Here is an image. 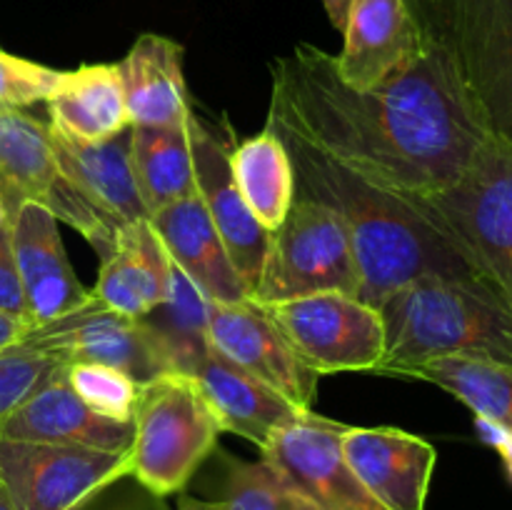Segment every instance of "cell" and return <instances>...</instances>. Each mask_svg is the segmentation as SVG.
I'll return each mask as SVG.
<instances>
[{"mask_svg": "<svg viewBox=\"0 0 512 510\" xmlns=\"http://www.w3.org/2000/svg\"><path fill=\"white\" fill-rule=\"evenodd\" d=\"M425 33L423 53L375 90L350 88L333 55L295 45L273 65L268 128L385 193L425 198L450 188L495 135L445 45Z\"/></svg>", "mask_w": 512, "mask_h": 510, "instance_id": "obj_1", "label": "cell"}, {"mask_svg": "<svg viewBox=\"0 0 512 510\" xmlns=\"http://www.w3.org/2000/svg\"><path fill=\"white\" fill-rule=\"evenodd\" d=\"M273 133L290 153L295 190L325 203L343 220L363 303L380 308L395 290L425 275L480 280L453 243L408 198L365 183L293 135Z\"/></svg>", "mask_w": 512, "mask_h": 510, "instance_id": "obj_2", "label": "cell"}, {"mask_svg": "<svg viewBox=\"0 0 512 510\" xmlns=\"http://www.w3.org/2000/svg\"><path fill=\"white\" fill-rule=\"evenodd\" d=\"M385 355L375 373L405 375L438 358L512 363V313L480 280L425 275L380 305Z\"/></svg>", "mask_w": 512, "mask_h": 510, "instance_id": "obj_3", "label": "cell"}, {"mask_svg": "<svg viewBox=\"0 0 512 510\" xmlns=\"http://www.w3.org/2000/svg\"><path fill=\"white\" fill-rule=\"evenodd\" d=\"M408 200L512 313V143L493 138L450 188Z\"/></svg>", "mask_w": 512, "mask_h": 510, "instance_id": "obj_4", "label": "cell"}, {"mask_svg": "<svg viewBox=\"0 0 512 510\" xmlns=\"http://www.w3.org/2000/svg\"><path fill=\"white\" fill-rule=\"evenodd\" d=\"M220 425L188 373L140 383L133 410V475L158 498L180 493L220 438Z\"/></svg>", "mask_w": 512, "mask_h": 510, "instance_id": "obj_5", "label": "cell"}, {"mask_svg": "<svg viewBox=\"0 0 512 510\" xmlns=\"http://www.w3.org/2000/svg\"><path fill=\"white\" fill-rule=\"evenodd\" d=\"M445 45L490 133L512 143V0H433L418 5Z\"/></svg>", "mask_w": 512, "mask_h": 510, "instance_id": "obj_6", "label": "cell"}, {"mask_svg": "<svg viewBox=\"0 0 512 510\" xmlns=\"http://www.w3.org/2000/svg\"><path fill=\"white\" fill-rule=\"evenodd\" d=\"M358 288V268L343 220L320 200L295 193L288 218L270 233L263 265L248 298L260 305L315 293L358 298Z\"/></svg>", "mask_w": 512, "mask_h": 510, "instance_id": "obj_7", "label": "cell"}, {"mask_svg": "<svg viewBox=\"0 0 512 510\" xmlns=\"http://www.w3.org/2000/svg\"><path fill=\"white\" fill-rule=\"evenodd\" d=\"M23 203H38L78 230L100 258L113 250L115 230L103 213L75 190L55 158L48 123L23 110H0V205L13 218Z\"/></svg>", "mask_w": 512, "mask_h": 510, "instance_id": "obj_8", "label": "cell"}, {"mask_svg": "<svg viewBox=\"0 0 512 510\" xmlns=\"http://www.w3.org/2000/svg\"><path fill=\"white\" fill-rule=\"evenodd\" d=\"M263 308L313 373L375 370L383 360V315L355 295L315 293Z\"/></svg>", "mask_w": 512, "mask_h": 510, "instance_id": "obj_9", "label": "cell"}, {"mask_svg": "<svg viewBox=\"0 0 512 510\" xmlns=\"http://www.w3.org/2000/svg\"><path fill=\"white\" fill-rule=\"evenodd\" d=\"M130 470V450L0 438V475L18 510H78Z\"/></svg>", "mask_w": 512, "mask_h": 510, "instance_id": "obj_10", "label": "cell"}, {"mask_svg": "<svg viewBox=\"0 0 512 510\" xmlns=\"http://www.w3.org/2000/svg\"><path fill=\"white\" fill-rule=\"evenodd\" d=\"M25 338L63 365H110L138 383H148L173 370L143 318H128L108 310L90 293L83 305L50 323L35 325Z\"/></svg>", "mask_w": 512, "mask_h": 510, "instance_id": "obj_11", "label": "cell"}, {"mask_svg": "<svg viewBox=\"0 0 512 510\" xmlns=\"http://www.w3.org/2000/svg\"><path fill=\"white\" fill-rule=\"evenodd\" d=\"M345 428L348 425L305 410L280 425L260 453L315 510H385L365 490L345 458L340 443Z\"/></svg>", "mask_w": 512, "mask_h": 510, "instance_id": "obj_12", "label": "cell"}, {"mask_svg": "<svg viewBox=\"0 0 512 510\" xmlns=\"http://www.w3.org/2000/svg\"><path fill=\"white\" fill-rule=\"evenodd\" d=\"M208 343L300 410H313L318 373L303 365L268 310L255 300H208Z\"/></svg>", "mask_w": 512, "mask_h": 510, "instance_id": "obj_13", "label": "cell"}, {"mask_svg": "<svg viewBox=\"0 0 512 510\" xmlns=\"http://www.w3.org/2000/svg\"><path fill=\"white\" fill-rule=\"evenodd\" d=\"M340 33L335 70L355 90H375L403 73L428 38L413 0H350Z\"/></svg>", "mask_w": 512, "mask_h": 510, "instance_id": "obj_14", "label": "cell"}, {"mask_svg": "<svg viewBox=\"0 0 512 510\" xmlns=\"http://www.w3.org/2000/svg\"><path fill=\"white\" fill-rule=\"evenodd\" d=\"M343 453L385 510H425L438 450L398 428H345Z\"/></svg>", "mask_w": 512, "mask_h": 510, "instance_id": "obj_15", "label": "cell"}, {"mask_svg": "<svg viewBox=\"0 0 512 510\" xmlns=\"http://www.w3.org/2000/svg\"><path fill=\"white\" fill-rule=\"evenodd\" d=\"M188 130L190 150H193L195 193L203 200L205 210L223 238L225 250L250 295V288L255 285L260 265H263L265 250H268L270 233L245 205L233 173H230L225 145L195 115H190Z\"/></svg>", "mask_w": 512, "mask_h": 510, "instance_id": "obj_16", "label": "cell"}, {"mask_svg": "<svg viewBox=\"0 0 512 510\" xmlns=\"http://www.w3.org/2000/svg\"><path fill=\"white\" fill-rule=\"evenodd\" d=\"M25 313L30 325H45L85 303L88 290L75 278L65 255L58 220L38 203H23L10 218Z\"/></svg>", "mask_w": 512, "mask_h": 510, "instance_id": "obj_17", "label": "cell"}, {"mask_svg": "<svg viewBox=\"0 0 512 510\" xmlns=\"http://www.w3.org/2000/svg\"><path fill=\"white\" fill-rule=\"evenodd\" d=\"M0 438L85 445L120 453L133 445V423H118L90 410L73 393L58 365L33 395L0 420Z\"/></svg>", "mask_w": 512, "mask_h": 510, "instance_id": "obj_18", "label": "cell"}, {"mask_svg": "<svg viewBox=\"0 0 512 510\" xmlns=\"http://www.w3.org/2000/svg\"><path fill=\"white\" fill-rule=\"evenodd\" d=\"M148 220L158 233L170 263L205 298L215 303H238L248 298V288L240 280L223 238L215 230L198 193L158 210Z\"/></svg>", "mask_w": 512, "mask_h": 510, "instance_id": "obj_19", "label": "cell"}, {"mask_svg": "<svg viewBox=\"0 0 512 510\" xmlns=\"http://www.w3.org/2000/svg\"><path fill=\"white\" fill-rule=\"evenodd\" d=\"M190 378L203 393L223 433H235L258 448L268 443L280 425L290 423L305 410L295 408L278 390L230 363L208 343L203 358L190 370Z\"/></svg>", "mask_w": 512, "mask_h": 510, "instance_id": "obj_20", "label": "cell"}, {"mask_svg": "<svg viewBox=\"0 0 512 510\" xmlns=\"http://www.w3.org/2000/svg\"><path fill=\"white\" fill-rule=\"evenodd\" d=\"M170 268L173 263L148 218L123 223L100 265L98 283L88 293L108 310L145 318L168 298Z\"/></svg>", "mask_w": 512, "mask_h": 510, "instance_id": "obj_21", "label": "cell"}, {"mask_svg": "<svg viewBox=\"0 0 512 510\" xmlns=\"http://www.w3.org/2000/svg\"><path fill=\"white\" fill-rule=\"evenodd\" d=\"M48 130L63 173L98 213L118 228L148 218L130 168V130L98 143L75 138L50 123Z\"/></svg>", "mask_w": 512, "mask_h": 510, "instance_id": "obj_22", "label": "cell"}, {"mask_svg": "<svg viewBox=\"0 0 512 510\" xmlns=\"http://www.w3.org/2000/svg\"><path fill=\"white\" fill-rule=\"evenodd\" d=\"M130 125L188 123L190 95L183 78V48L165 35H140L118 63Z\"/></svg>", "mask_w": 512, "mask_h": 510, "instance_id": "obj_23", "label": "cell"}, {"mask_svg": "<svg viewBox=\"0 0 512 510\" xmlns=\"http://www.w3.org/2000/svg\"><path fill=\"white\" fill-rule=\"evenodd\" d=\"M468 405L485 438L503 455L512 480V363L483 358H438L410 373Z\"/></svg>", "mask_w": 512, "mask_h": 510, "instance_id": "obj_24", "label": "cell"}, {"mask_svg": "<svg viewBox=\"0 0 512 510\" xmlns=\"http://www.w3.org/2000/svg\"><path fill=\"white\" fill-rule=\"evenodd\" d=\"M45 105L50 125L90 143L110 140L130 128L118 63L63 70Z\"/></svg>", "mask_w": 512, "mask_h": 510, "instance_id": "obj_25", "label": "cell"}, {"mask_svg": "<svg viewBox=\"0 0 512 510\" xmlns=\"http://www.w3.org/2000/svg\"><path fill=\"white\" fill-rule=\"evenodd\" d=\"M130 168L148 218L195 193L190 130L183 125H130Z\"/></svg>", "mask_w": 512, "mask_h": 510, "instance_id": "obj_26", "label": "cell"}, {"mask_svg": "<svg viewBox=\"0 0 512 510\" xmlns=\"http://www.w3.org/2000/svg\"><path fill=\"white\" fill-rule=\"evenodd\" d=\"M230 173L245 205L268 233L288 218L295 200V173L283 140L265 125L263 133L228 150Z\"/></svg>", "mask_w": 512, "mask_h": 510, "instance_id": "obj_27", "label": "cell"}, {"mask_svg": "<svg viewBox=\"0 0 512 510\" xmlns=\"http://www.w3.org/2000/svg\"><path fill=\"white\" fill-rule=\"evenodd\" d=\"M143 320L158 338L170 368L190 375L208 350V298L173 265L168 298Z\"/></svg>", "mask_w": 512, "mask_h": 510, "instance_id": "obj_28", "label": "cell"}, {"mask_svg": "<svg viewBox=\"0 0 512 510\" xmlns=\"http://www.w3.org/2000/svg\"><path fill=\"white\" fill-rule=\"evenodd\" d=\"M178 510H315V505L263 458L258 463L230 465L228 483L220 500L205 503V500L180 498Z\"/></svg>", "mask_w": 512, "mask_h": 510, "instance_id": "obj_29", "label": "cell"}, {"mask_svg": "<svg viewBox=\"0 0 512 510\" xmlns=\"http://www.w3.org/2000/svg\"><path fill=\"white\" fill-rule=\"evenodd\" d=\"M65 380L73 393L98 415L118 423H133L140 383L128 373L100 363H65Z\"/></svg>", "mask_w": 512, "mask_h": 510, "instance_id": "obj_30", "label": "cell"}, {"mask_svg": "<svg viewBox=\"0 0 512 510\" xmlns=\"http://www.w3.org/2000/svg\"><path fill=\"white\" fill-rule=\"evenodd\" d=\"M63 363L35 348L28 338L0 348V420L33 395Z\"/></svg>", "mask_w": 512, "mask_h": 510, "instance_id": "obj_31", "label": "cell"}, {"mask_svg": "<svg viewBox=\"0 0 512 510\" xmlns=\"http://www.w3.org/2000/svg\"><path fill=\"white\" fill-rule=\"evenodd\" d=\"M63 70L0 50V110H23L53 95Z\"/></svg>", "mask_w": 512, "mask_h": 510, "instance_id": "obj_32", "label": "cell"}, {"mask_svg": "<svg viewBox=\"0 0 512 510\" xmlns=\"http://www.w3.org/2000/svg\"><path fill=\"white\" fill-rule=\"evenodd\" d=\"M0 313H8L13 315V318L28 320V313H25L23 288H20V278H18V265H15L10 215L5 213L3 205H0Z\"/></svg>", "mask_w": 512, "mask_h": 510, "instance_id": "obj_33", "label": "cell"}, {"mask_svg": "<svg viewBox=\"0 0 512 510\" xmlns=\"http://www.w3.org/2000/svg\"><path fill=\"white\" fill-rule=\"evenodd\" d=\"M30 328H33V325H30L28 320L0 313V348H8V345H15L18 340H23L25 335L30 333Z\"/></svg>", "mask_w": 512, "mask_h": 510, "instance_id": "obj_34", "label": "cell"}, {"mask_svg": "<svg viewBox=\"0 0 512 510\" xmlns=\"http://www.w3.org/2000/svg\"><path fill=\"white\" fill-rule=\"evenodd\" d=\"M323 5H325V13H328L330 23H333L338 30H343L345 13H348L350 0H323Z\"/></svg>", "mask_w": 512, "mask_h": 510, "instance_id": "obj_35", "label": "cell"}, {"mask_svg": "<svg viewBox=\"0 0 512 510\" xmlns=\"http://www.w3.org/2000/svg\"><path fill=\"white\" fill-rule=\"evenodd\" d=\"M0 510H18L15 508V500L13 495H10L8 485H5L3 475H0Z\"/></svg>", "mask_w": 512, "mask_h": 510, "instance_id": "obj_36", "label": "cell"}, {"mask_svg": "<svg viewBox=\"0 0 512 510\" xmlns=\"http://www.w3.org/2000/svg\"><path fill=\"white\" fill-rule=\"evenodd\" d=\"M413 3H418V5H425V3H433V0H413Z\"/></svg>", "mask_w": 512, "mask_h": 510, "instance_id": "obj_37", "label": "cell"}]
</instances>
